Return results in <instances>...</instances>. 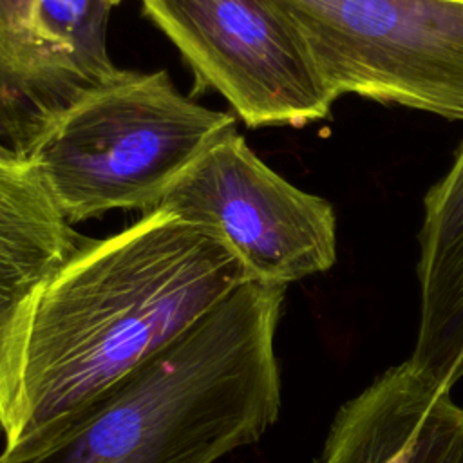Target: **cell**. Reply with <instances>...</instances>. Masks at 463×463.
Instances as JSON below:
<instances>
[{
	"label": "cell",
	"mask_w": 463,
	"mask_h": 463,
	"mask_svg": "<svg viewBox=\"0 0 463 463\" xmlns=\"http://www.w3.org/2000/svg\"><path fill=\"white\" fill-rule=\"evenodd\" d=\"M36 166L0 152V425L16 396L24 340L36 298L85 244Z\"/></svg>",
	"instance_id": "ba28073f"
},
{
	"label": "cell",
	"mask_w": 463,
	"mask_h": 463,
	"mask_svg": "<svg viewBox=\"0 0 463 463\" xmlns=\"http://www.w3.org/2000/svg\"><path fill=\"white\" fill-rule=\"evenodd\" d=\"M0 430H2V425H0Z\"/></svg>",
	"instance_id": "5bb4252c"
},
{
	"label": "cell",
	"mask_w": 463,
	"mask_h": 463,
	"mask_svg": "<svg viewBox=\"0 0 463 463\" xmlns=\"http://www.w3.org/2000/svg\"><path fill=\"white\" fill-rule=\"evenodd\" d=\"M230 112L181 94L165 71H123L60 114L27 157L71 222L161 206L219 139Z\"/></svg>",
	"instance_id": "3957f363"
},
{
	"label": "cell",
	"mask_w": 463,
	"mask_h": 463,
	"mask_svg": "<svg viewBox=\"0 0 463 463\" xmlns=\"http://www.w3.org/2000/svg\"><path fill=\"white\" fill-rule=\"evenodd\" d=\"M2 150H7V148H5V146H2V145H0V152H2Z\"/></svg>",
	"instance_id": "4fadbf2b"
},
{
	"label": "cell",
	"mask_w": 463,
	"mask_h": 463,
	"mask_svg": "<svg viewBox=\"0 0 463 463\" xmlns=\"http://www.w3.org/2000/svg\"><path fill=\"white\" fill-rule=\"evenodd\" d=\"M110 2H112V4H114V5H118V4H119V2H121V0H110Z\"/></svg>",
	"instance_id": "7c38bea8"
},
{
	"label": "cell",
	"mask_w": 463,
	"mask_h": 463,
	"mask_svg": "<svg viewBox=\"0 0 463 463\" xmlns=\"http://www.w3.org/2000/svg\"><path fill=\"white\" fill-rule=\"evenodd\" d=\"M454 405L405 360L338 409L317 463H409Z\"/></svg>",
	"instance_id": "30bf717a"
},
{
	"label": "cell",
	"mask_w": 463,
	"mask_h": 463,
	"mask_svg": "<svg viewBox=\"0 0 463 463\" xmlns=\"http://www.w3.org/2000/svg\"><path fill=\"white\" fill-rule=\"evenodd\" d=\"M161 206L219 232L253 280L288 286L336 260L331 203L279 175L239 130L208 148Z\"/></svg>",
	"instance_id": "8992f818"
},
{
	"label": "cell",
	"mask_w": 463,
	"mask_h": 463,
	"mask_svg": "<svg viewBox=\"0 0 463 463\" xmlns=\"http://www.w3.org/2000/svg\"><path fill=\"white\" fill-rule=\"evenodd\" d=\"M420 322L411 365L450 391L463 380V143L423 199Z\"/></svg>",
	"instance_id": "9c48e42d"
},
{
	"label": "cell",
	"mask_w": 463,
	"mask_h": 463,
	"mask_svg": "<svg viewBox=\"0 0 463 463\" xmlns=\"http://www.w3.org/2000/svg\"><path fill=\"white\" fill-rule=\"evenodd\" d=\"M409 463H463V407L458 403L420 443Z\"/></svg>",
	"instance_id": "8fae6325"
},
{
	"label": "cell",
	"mask_w": 463,
	"mask_h": 463,
	"mask_svg": "<svg viewBox=\"0 0 463 463\" xmlns=\"http://www.w3.org/2000/svg\"><path fill=\"white\" fill-rule=\"evenodd\" d=\"M338 99L463 121V0H269Z\"/></svg>",
	"instance_id": "277c9868"
},
{
	"label": "cell",
	"mask_w": 463,
	"mask_h": 463,
	"mask_svg": "<svg viewBox=\"0 0 463 463\" xmlns=\"http://www.w3.org/2000/svg\"><path fill=\"white\" fill-rule=\"evenodd\" d=\"M284 284L248 280L181 338L0 463H215L279 420Z\"/></svg>",
	"instance_id": "7a4b0ae2"
},
{
	"label": "cell",
	"mask_w": 463,
	"mask_h": 463,
	"mask_svg": "<svg viewBox=\"0 0 463 463\" xmlns=\"http://www.w3.org/2000/svg\"><path fill=\"white\" fill-rule=\"evenodd\" d=\"M110 0H0V145L25 156L71 105L116 78Z\"/></svg>",
	"instance_id": "52a82bcc"
},
{
	"label": "cell",
	"mask_w": 463,
	"mask_h": 463,
	"mask_svg": "<svg viewBox=\"0 0 463 463\" xmlns=\"http://www.w3.org/2000/svg\"><path fill=\"white\" fill-rule=\"evenodd\" d=\"M248 280L219 232L165 206L87 239L36 298L4 447L98 398Z\"/></svg>",
	"instance_id": "6da1fadb"
},
{
	"label": "cell",
	"mask_w": 463,
	"mask_h": 463,
	"mask_svg": "<svg viewBox=\"0 0 463 463\" xmlns=\"http://www.w3.org/2000/svg\"><path fill=\"white\" fill-rule=\"evenodd\" d=\"M199 90L213 89L251 128L304 127L336 98L269 0H141Z\"/></svg>",
	"instance_id": "5b68a950"
}]
</instances>
